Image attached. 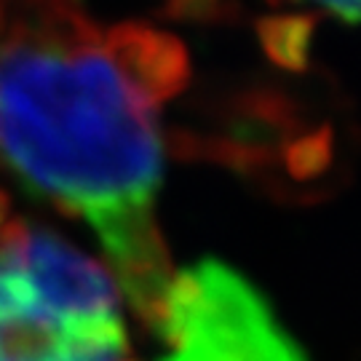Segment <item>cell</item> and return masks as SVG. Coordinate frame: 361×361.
Returning <instances> with one entry per match:
<instances>
[{"instance_id": "1", "label": "cell", "mask_w": 361, "mask_h": 361, "mask_svg": "<svg viewBox=\"0 0 361 361\" xmlns=\"http://www.w3.org/2000/svg\"><path fill=\"white\" fill-rule=\"evenodd\" d=\"M158 107L126 83L83 0H0V166L91 228L153 209Z\"/></svg>"}, {"instance_id": "2", "label": "cell", "mask_w": 361, "mask_h": 361, "mask_svg": "<svg viewBox=\"0 0 361 361\" xmlns=\"http://www.w3.org/2000/svg\"><path fill=\"white\" fill-rule=\"evenodd\" d=\"M118 289L49 228H0V361H126Z\"/></svg>"}, {"instance_id": "3", "label": "cell", "mask_w": 361, "mask_h": 361, "mask_svg": "<svg viewBox=\"0 0 361 361\" xmlns=\"http://www.w3.org/2000/svg\"><path fill=\"white\" fill-rule=\"evenodd\" d=\"M155 335L161 361H308L265 295L217 257L174 273Z\"/></svg>"}, {"instance_id": "4", "label": "cell", "mask_w": 361, "mask_h": 361, "mask_svg": "<svg viewBox=\"0 0 361 361\" xmlns=\"http://www.w3.org/2000/svg\"><path fill=\"white\" fill-rule=\"evenodd\" d=\"M104 51L131 89L161 107L188 89L190 56L180 38L166 30L123 22L102 32Z\"/></svg>"}, {"instance_id": "5", "label": "cell", "mask_w": 361, "mask_h": 361, "mask_svg": "<svg viewBox=\"0 0 361 361\" xmlns=\"http://www.w3.org/2000/svg\"><path fill=\"white\" fill-rule=\"evenodd\" d=\"M316 32V13H279L257 22V38L265 54L284 70L308 67L310 40Z\"/></svg>"}, {"instance_id": "6", "label": "cell", "mask_w": 361, "mask_h": 361, "mask_svg": "<svg viewBox=\"0 0 361 361\" xmlns=\"http://www.w3.org/2000/svg\"><path fill=\"white\" fill-rule=\"evenodd\" d=\"M281 158H284L289 177L295 180L322 177L324 169L332 164V129L324 126L322 131H302L286 145Z\"/></svg>"}, {"instance_id": "7", "label": "cell", "mask_w": 361, "mask_h": 361, "mask_svg": "<svg viewBox=\"0 0 361 361\" xmlns=\"http://www.w3.org/2000/svg\"><path fill=\"white\" fill-rule=\"evenodd\" d=\"M164 13L180 22H231L238 13L233 0H166Z\"/></svg>"}, {"instance_id": "8", "label": "cell", "mask_w": 361, "mask_h": 361, "mask_svg": "<svg viewBox=\"0 0 361 361\" xmlns=\"http://www.w3.org/2000/svg\"><path fill=\"white\" fill-rule=\"evenodd\" d=\"M273 6H289V3H313L322 11L337 16L340 22L353 27L359 22V0H271Z\"/></svg>"}, {"instance_id": "9", "label": "cell", "mask_w": 361, "mask_h": 361, "mask_svg": "<svg viewBox=\"0 0 361 361\" xmlns=\"http://www.w3.org/2000/svg\"><path fill=\"white\" fill-rule=\"evenodd\" d=\"M6 217H8V195L0 190V228H3L6 222H8Z\"/></svg>"}, {"instance_id": "10", "label": "cell", "mask_w": 361, "mask_h": 361, "mask_svg": "<svg viewBox=\"0 0 361 361\" xmlns=\"http://www.w3.org/2000/svg\"><path fill=\"white\" fill-rule=\"evenodd\" d=\"M126 361H131V359H126Z\"/></svg>"}]
</instances>
